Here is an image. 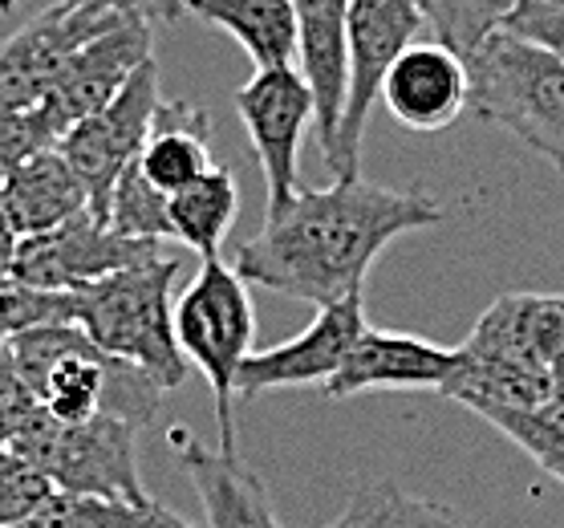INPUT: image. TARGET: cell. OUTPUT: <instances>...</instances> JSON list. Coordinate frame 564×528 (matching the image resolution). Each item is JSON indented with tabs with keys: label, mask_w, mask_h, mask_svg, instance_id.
I'll use <instances>...</instances> for the list:
<instances>
[{
	"label": "cell",
	"mask_w": 564,
	"mask_h": 528,
	"mask_svg": "<svg viewBox=\"0 0 564 528\" xmlns=\"http://www.w3.org/2000/svg\"><path fill=\"white\" fill-rule=\"evenodd\" d=\"M192 13L212 29H224L257 69H281L296 62L293 0H199Z\"/></svg>",
	"instance_id": "cell-21"
},
{
	"label": "cell",
	"mask_w": 564,
	"mask_h": 528,
	"mask_svg": "<svg viewBox=\"0 0 564 528\" xmlns=\"http://www.w3.org/2000/svg\"><path fill=\"white\" fill-rule=\"evenodd\" d=\"M361 330H366L361 293L337 301L329 310H317V317L296 337L260 349V354H248V362L236 374V399H260L281 387H325L341 370Z\"/></svg>",
	"instance_id": "cell-12"
},
{
	"label": "cell",
	"mask_w": 564,
	"mask_h": 528,
	"mask_svg": "<svg viewBox=\"0 0 564 528\" xmlns=\"http://www.w3.org/2000/svg\"><path fill=\"white\" fill-rule=\"evenodd\" d=\"M154 252H159V245L118 236L102 216H94L86 207L50 233L21 236L9 277L33 284V289H45V293H74V289H86L110 272L130 269Z\"/></svg>",
	"instance_id": "cell-10"
},
{
	"label": "cell",
	"mask_w": 564,
	"mask_h": 528,
	"mask_svg": "<svg viewBox=\"0 0 564 528\" xmlns=\"http://www.w3.org/2000/svg\"><path fill=\"white\" fill-rule=\"evenodd\" d=\"M98 4H115V9H122V13L142 17L147 25H154V21L171 25V21H180V17L187 13L183 0H98Z\"/></svg>",
	"instance_id": "cell-33"
},
{
	"label": "cell",
	"mask_w": 564,
	"mask_h": 528,
	"mask_svg": "<svg viewBox=\"0 0 564 528\" xmlns=\"http://www.w3.org/2000/svg\"><path fill=\"white\" fill-rule=\"evenodd\" d=\"M423 13L414 0H349L346 13V106H341V127H337L334 159L329 171L334 180H358L361 168V139L370 110L382 94V82L390 65L402 57L406 45L423 33Z\"/></svg>",
	"instance_id": "cell-7"
},
{
	"label": "cell",
	"mask_w": 564,
	"mask_h": 528,
	"mask_svg": "<svg viewBox=\"0 0 564 528\" xmlns=\"http://www.w3.org/2000/svg\"><path fill=\"white\" fill-rule=\"evenodd\" d=\"M33 411H37V399L29 395L13 358H9V346L0 342V448L13 443V435L33 419Z\"/></svg>",
	"instance_id": "cell-32"
},
{
	"label": "cell",
	"mask_w": 564,
	"mask_h": 528,
	"mask_svg": "<svg viewBox=\"0 0 564 528\" xmlns=\"http://www.w3.org/2000/svg\"><path fill=\"white\" fill-rule=\"evenodd\" d=\"M4 346L37 407L62 423H86L94 414H110L142 431L159 414L163 387L139 366L98 349L77 325L25 330Z\"/></svg>",
	"instance_id": "cell-2"
},
{
	"label": "cell",
	"mask_w": 564,
	"mask_h": 528,
	"mask_svg": "<svg viewBox=\"0 0 564 528\" xmlns=\"http://www.w3.org/2000/svg\"><path fill=\"white\" fill-rule=\"evenodd\" d=\"M134 435L139 427L110 414H94L86 423H62L37 407L33 419L13 435L9 451L29 460L57 492L147 504L151 496L142 488Z\"/></svg>",
	"instance_id": "cell-6"
},
{
	"label": "cell",
	"mask_w": 564,
	"mask_h": 528,
	"mask_svg": "<svg viewBox=\"0 0 564 528\" xmlns=\"http://www.w3.org/2000/svg\"><path fill=\"white\" fill-rule=\"evenodd\" d=\"M236 216H240V183L224 163H212L199 180L171 195V236L195 248L204 260L219 257Z\"/></svg>",
	"instance_id": "cell-22"
},
{
	"label": "cell",
	"mask_w": 564,
	"mask_h": 528,
	"mask_svg": "<svg viewBox=\"0 0 564 528\" xmlns=\"http://www.w3.org/2000/svg\"><path fill=\"white\" fill-rule=\"evenodd\" d=\"M321 528H484L459 516L451 504L426 500L414 492H402L390 479H373L349 496L341 516Z\"/></svg>",
	"instance_id": "cell-23"
},
{
	"label": "cell",
	"mask_w": 564,
	"mask_h": 528,
	"mask_svg": "<svg viewBox=\"0 0 564 528\" xmlns=\"http://www.w3.org/2000/svg\"><path fill=\"white\" fill-rule=\"evenodd\" d=\"M86 207H90L86 187L69 171V163L57 155V147L33 155L0 183V212H4L17 240L50 233V228L65 224V219L86 212Z\"/></svg>",
	"instance_id": "cell-19"
},
{
	"label": "cell",
	"mask_w": 564,
	"mask_h": 528,
	"mask_svg": "<svg viewBox=\"0 0 564 528\" xmlns=\"http://www.w3.org/2000/svg\"><path fill=\"white\" fill-rule=\"evenodd\" d=\"M180 260L154 257L139 260L122 272L65 293L69 313L65 325H77L94 346L151 374L163 390L183 387L187 358L175 342V281Z\"/></svg>",
	"instance_id": "cell-3"
},
{
	"label": "cell",
	"mask_w": 564,
	"mask_h": 528,
	"mask_svg": "<svg viewBox=\"0 0 564 528\" xmlns=\"http://www.w3.org/2000/svg\"><path fill=\"white\" fill-rule=\"evenodd\" d=\"M443 200L423 187L394 192L378 183L334 180L329 187L296 192L264 228L236 248L231 269L248 284L329 310L361 293L366 272L390 240L443 224Z\"/></svg>",
	"instance_id": "cell-1"
},
{
	"label": "cell",
	"mask_w": 564,
	"mask_h": 528,
	"mask_svg": "<svg viewBox=\"0 0 564 528\" xmlns=\"http://www.w3.org/2000/svg\"><path fill=\"white\" fill-rule=\"evenodd\" d=\"M17 4H21V0H0V13H13Z\"/></svg>",
	"instance_id": "cell-35"
},
{
	"label": "cell",
	"mask_w": 564,
	"mask_h": 528,
	"mask_svg": "<svg viewBox=\"0 0 564 528\" xmlns=\"http://www.w3.org/2000/svg\"><path fill=\"white\" fill-rule=\"evenodd\" d=\"M134 13L98 0H57L53 9L37 13L25 29L0 45V110H29L41 106L62 65L86 41L115 29Z\"/></svg>",
	"instance_id": "cell-9"
},
{
	"label": "cell",
	"mask_w": 564,
	"mask_h": 528,
	"mask_svg": "<svg viewBox=\"0 0 564 528\" xmlns=\"http://www.w3.org/2000/svg\"><path fill=\"white\" fill-rule=\"evenodd\" d=\"M106 224L127 240H151L159 245L171 236V195L159 192L134 163L118 175L110 204H106ZM175 240V236H171Z\"/></svg>",
	"instance_id": "cell-26"
},
{
	"label": "cell",
	"mask_w": 564,
	"mask_h": 528,
	"mask_svg": "<svg viewBox=\"0 0 564 528\" xmlns=\"http://www.w3.org/2000/svg\"><path fill=\"white\" fill-rule=\"evenodd\" d=\"M183 4H187V13H192V9H195V4H199V0H183Z\"/></svg>",
	"instance_id": "cell-36"
},
{
	"label": "cell",
	"mask_w": 564,
	"mask_h": 528,
	"mask_svg": "<svg viewBox=\"0 0 564 528\" xmlns=\"http://www.w3.org/2000/svg\"><path fill=\"white\" fill-rule=\"evenodd\" d=\"M414 4H419V13L431 25L438 45L459 53L463 62L491 33H500L516 9V0H414Z\"/></svg>",
	"instance_id": "cell-25"
},
{
	"label": "cell",
	"mask_w": 564,
	"mask_h": 528,
	"mask_svg": "<svg viewBox=\"0 0 564 528\" xmlns=\"http://www.w3.org/2000/svg\"><path fill=\"white\" fill-rule=\"evenodd\" d=\"M459 362V349L398 330H361L341 370L325 382V399H354L366 390H443Z\"/></svg>",
	"instance_id": "cell-14"
},
{
	"label": "cell",
	"mask_w": 564,
	"mask_h": 528,
	"mask_svg": "<svg viewBox=\"0 0 564 528\" xmlns=\"http://www.w3.org/2000/svg\"><path fill=\"white\" fill-rule=\"evenodd\" d=\"M171 451L192 476L204 500V528H281L264 484L240 460H228L192 435V427H171Z\"/></svg>",
	"instance_id": "cell-18"
},
{
	"label": "cell",
	"mask_w": 564,
	"mask_h": 528,
	"mask_svg": "<svg viewBox=\"0 0 564 528\" xmlns=\"http://www.w3.org/2000/svg\"><path fill=\"white\" fill-rule=\"evenodd\" d=\"M386 110L406 130H447L471 103L467 62L438 41H414L402 50L382 82Z\"/></svg>",
	"instance_id": "cell-15"
},
{
	"label": "cell",
	"mask_w": 564,
	"mask_h": 528,
	"mask_svg": "<svg viewBox=\"0 0 564 528\" xmlns=\"http://www.w3.org/2000/svg\"><path fill=\"white\" fill-rule=\"evenodd\" d=\"M21 528H204L175 516L159 500L127 504L106 500V496H69V492H53L37 513L29 516Z\"/></svg>",
	"instance_id": "cell-24"
},
{
	"label": "cell",
	"mask_w": 564,
	"mask_h": 528,
	"mask_svg": "<svg viewBox=\"0 0 564 528\" xmlns=\"http://www.w3.org/2000/svg\"><path fill=\"white\" fill-rule=\"evenodd\" d=\"M463 349L516 362L528 370H564V301L544 293H503L475 322Z\"/></svg>",
	"instance_id": "cell-17"
},
{
	"label": "cell",
	"mask_w": 564,
	"mask_h": 528,
	"mask_svg": "<svg viewBox=\"0 0 564 528\" xmlns=\"http://www.w3.org/2000/svg\"><path fill=\"white\" fill-rule=\"evenodd\" d=\"M503 29L540 45L564 65V0H516Z\"/></svg>",
	"instance_id": "cell-31"
},
{
	"label": "cell",
	"mask_w": 564,
	"mask_h": 528,
	"mask_svg": "<svg viewBox=\"0 0 564 528\" xmlns=\"http://www.w3.org/2000/svg\"><path fill=\"white\" fill-rule=\"evenodd\" d=\"M159 103H163L159 98V65L151 57L147 65L134 69V78L118 90V98H110L102 110H94L90 118L74 122L62 134L57 155L82 180L94 216L106 219L110 192H115L118 175L139 159L142 139L151 130V118L159 110Z\"/></svg>",
	"instance_id": "cell-8"
},
{
	"label": "cell",
	"mask_w": 564,
	"mask_h": 528,
	"mask_svg": "<svg viewBox=\"0 0 564 528\" xmlns=\"http://www.w3.org/2000/svg\"><path fill=\"white\" fill-rule=\"evenodd\" d=\"M296 9V62L313 94V127H317L325 168L334 159L341 106H346V13L349 0H293Z\"/></svg>",
	"instance_id": "cell-16"
},
{
	"label": "cell",
	"mask_w": 564,
	"mask_h": 528,
	"mask_svg": "<svg viewBox=\"0 0 564 528\" xmlns=\"http://www.w3.org/2000/svg\"><path fill=\"white\" fill-rule=\"evenodd\" d=\"M475 118L512 130L564 175V65L508 29L467 57Z\"/></svg>",
	"instance_id": "cell-4"
},
{
	"label": "cell",
	"mask_w": 564,
	"mask_h": 528,
	"mask_svg": "<svg viewBox=\"0 0 564 528\" xmlns=\"http://www.w3.org/2000/svg\"><path fill=\"white\" fill-rule=\"evenodd\" d=\"M212 118L195 103H159L151 118V130L142 139V151L134 168L159 187V192H183L212 168Z\"/></svg>",
	"instance_id": "cell-20"
},
{
	"label": "cell",
	"mask_w": 564,
	"mask_h": 528,
	"mask_svg": "<svg viewBox=\"0 0 564 528\" xmlns=\"http://www.w3.org/2000/svg\"><path fill=\"white\" fill-rule=\"evenodd\" d=\"M65 313H69L65 293H45L21 284L17 277H0V342L41 325H65Z\"/></svg>",
	"instance_id": "cell-28"
},
{
	"label": "cell",
	"mask_w": 564,
	"mask_h": 528,
	"mask_svg": "<svg viewBox=\"0 0 564 528\" xmlns=\"http://www.w3.org/2000/svg\"><path fill=\"white\" fill-rule=\"evenodd\" d=\"M154 57L151 50V25L142 17H127L115 29L98 33L94 41H86L82 50L62 65V74L53 78L50 94L41 110L50 115V122L57 127V134L90 118L94 110H102L110 98H118V90L134 78V69L147 65Z\"/></svg>",
	"instance_id": "cell-13"
},
{
	"label": "cell",
	"mask_w": 564,
	"mask_h": 528,
	"mask_svg": "<svg viewBox=\"0 0 564 528\" xmlns=\"http://www.w3.org/2000/svg\"><path fill=\"white\" fill-rule=\"evenodd\" d=\"M62 142L57 127L41 106L29 110H0V183L9 180L21 163H29L41 151H53Z\"/></svg>",
	"instance_id": "cell-29"
},
{
	"label": "cell",
	"mask_w": 564,
	"mask_h": 528,
	"mask_svg": "<svg viewBox=\"0 0 564 528\" xmlns=\"http://www.w3.org/2000/svg\"><path fill=\"white\" fill-rule=\"evenodd\" d=\"M53 492L57 488L29 460L0 448V528H21Z\"/></svg>",
	"instance_id": "cell-30"
},
{
	"label": "cell",
	"mask_w": 564,
	"mask_h": 528,
	"mask_svg": "<svg viewBox=\"0 0 564 528\" xmlns=\"http://www.w3.org/2000/svg\"><path fill=\"white\" fill-rule=\"evenodd\" d=\"M13 252H17V236L9 228L4 212H0V277H9V269H13Z\"/></svg>",
	"instance_id": "cell-34"
},
{
	"label": "cell",
	"mask_w": 564,
	"mask_h": 528,
	"mask_svg": "<svg viewBox=\"0 0 564 528\" xmlns=\"http://www.w3.org/2000/svg\"><path fill=\"white\" fill-rule=\"evenodd\" d=\"M175 342L183 358L199 366L216 395L219 455H236V374L257 342V313L248 281L219 257L204 260L195 281L175 297Z\"/></svg>",
	"instance_id": "cell-5"
},
{
	"label": "cell",
	"mask_w": 564,
	"mask_h": 528,
	"mask_svg": "<svg viewBox=\"0 0 564 528\" xmlns=\"http://www.w3.org/2000/svg\"><path fill=\"white\" fill-rule=\"evenodd\" d=\"M491 427H500L516 448H524L549 476L564 484V423L544 411H484Z\"/></svg>",
	"instance_id": "cell-27"
},
{
	"label": "cell",
	"mask_w": 564,
	"mask_h": 528,
	"mask_svg": "<svg viewBox=\"0 0 564 528\" xmlns=\"http://www.w3.org/2000/svg\"><path fill=\"white\" fill-rule=\"evenodd\" d=\"M561 301H564V297H561Z\"/></svg>",
	"instance_id": "cell-37"
},
{
	"label": "cell",
	"mask_w": 564,
	"mask_h": 528,
	"mask_svg": "<svg viewBox=\"0 0 564 528\" xmlns=\"http://www.w3.org/2000/svg\"><path fill=\"white\" fill-rule=\"evenodd\" d=\"M231 103L269 183V212H276L301 192L296 159L313 122V94L296 65H281V69H257V78H248L231 94Z\"/></svg>",
	"instance_id": "cell-11"
}]
</instances>
